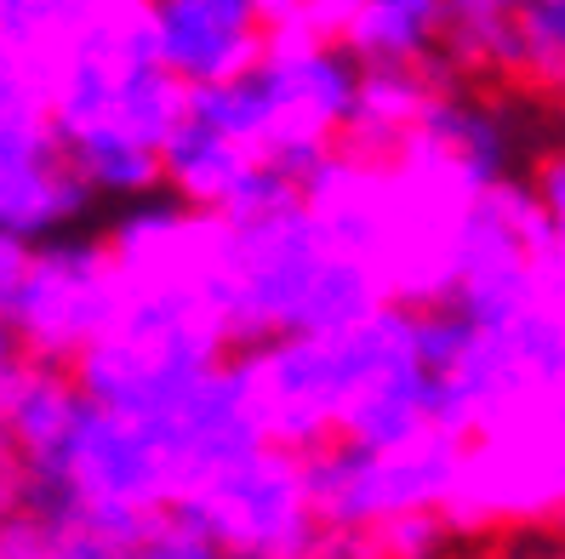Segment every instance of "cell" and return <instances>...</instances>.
Wrapping results in <instances>:
<instances>
[{
  "mask_svg": "<svg viewBox=\"0 0 565 559\" xmlns=\"http://www.w3.org/2000/svg\"><path fill=\"white\" fill-rule=\"evenodd\" d=\"M354 97V57L309 35H275L241 75L183 92L160 194L212 217L275 206L303 189L331 149H343Z\"/></svg>",
  "mask_w": 565,
  "mask_h": 559,
  "instance_id": "cell-1",
  "label": "cell"
},
{
  "mask_svg": "<svg viewBox=\"0 0 565 559\" xmlns=\"http://www.w3.org/2000/svg\"><path fill=\"white\" fill-rule=\"evenodd\" d=\"M46 120L75 183L109 206L160 194L166 138L178 126L183 86L160 63L143 0H104L46 69Z\"/></svg>",
  "mask_w": 565,
  "mask_h": 559,
  "instance_id": "cell-2",
  "label": "cell"
},
{
  "mask_svg": "<svg viewBox=\"0 0 565 559\" xmlns=\"http://www.w3.org/2000/svg\"><path fill=\"white\" fill-rule=\"evenodd\" d=\"M388 298L360 262L331 246V235L309 217V206L286 194L275 206L223 217L217 240V309L241 348L269 337L338 332Z\"/></svg>",
  "mask_w": 565,
  "mask_h": 559,
  "instance_id": "cell-3",
  "label": "cell"
},
{
  "mask_svg": "<svg viewBox=\"0 0 565 559\" xmlns=\"http://www.w3.org/2000/svg\"><path fill=\"white\" fill-rule=\"evenodd\" d=\"M446 525L457 542L559 531L565 525V388L497 411L457 440V474L446 491Z\"/></svg>",
  "mask_w": 565,
  "mask_h": 559,
  "instance_id": "cell-4",
  "label": "cell"
},
{
  "mask_svg": "<svg viewBox=\"0 0 565 559\" xmlns=\"http://www.w3.org/2000/svg\"><path fill=\"white\" fill-rule=\"evenodd\" d=\"M178 514L201 525L223 548V559H297L326 542L309 456L269 440L212 469L201 485H189L178 497Z\"/></svg>",
  "mask_w": 565,
  "mask_h": 559,
  "instance_id": "cell-5",
  "label": "cell"
},
{
  "mask_svg": "<svg viewBox=\"0 0 565 559\" xmlns=\"http://www.w3.org/2000/svg\"><path fill=\"white\" fill-rule=\"evenodd\" d=\"M457 474V434L423 429L394 445H326L309 456L326 542H349L401 514H440Z\"/></svg>",
  "mask_w": 565,
  "mask_h": 559,
  "instance_id": "cell-6",
  "label": "cell"
},
{
  "mask_svg": "<svg viewBox=\"0 0 565 559\" xmlns=\"http://www.w3.org/2000/svg\"><path fill=\"white\" fill-rule=\"evenodd\" d=\"M115 309V262L104 235L70 228V235L35 240L23 251V269L7 303V332L35 366L70 372L109 325Z\"/></svg>",
  "mask_w": 565,
  "mask_h": 559,
  "instance_id": "cell-7",
  "label": "cell"
},
{
  "mask_svg": "<svg viewBox=\"0 0 565 559\" xmlns=\"http://www.w3.org/2000/svg\"><path fill=\"white\" fill-rule=\"evenodd\" d=\"M92 194L75 183L70 160L57 154L46 120V86L23 57L0 52V235L52 240L86 228Z\"/></svg>",
  "mask_w": 565,
  "mask_h": 559,
  "instance_id": "cell-8",
  "label": "cell"
},
{
  "mask_svg": "<svg viewBox=\"0 0 565 559\" xmlns=\"http://www.w3.org/2000/svg\"><path fill=\"white\" fill-rule=\"evenodd\" d=\"M309 0H143L160 63L183 92L241 75L275 35L303 23Z\"/></svg>",
  "mask_w": 565,
  "mask_h": 559,
  "instance_id": "cell-9",
  "label": "cell"
},
{
  "mask_svg": "<svg viewBox=\"0 0 565 559\" xmlns=\"http://www.w3.org/2000/svg\"><path fill=\"white\" fill-rule=\"evenodd\" d=\"M291 35L338 46L360 69H428L446 63V0H309Z\"/></svg>",
  "mask_w": 565,
  "mask_h": 559,
  "instance_id": "cell-10",
  "label": "cell"
},
{
  "mask_svg": "<svg viewBox=\"0 0 565 559\" xmlns=\"http://www.w3.org/2000/svg\"><path fill=\"white\" fill-rule=\"evenodd\" d=\"M343 548L360 559H451L457 531L446 525V514H401V519H383L372 531L349 537Z\"/></svg>",
  "mask_w": 565,
  "mask_h": 559,
  "instance_id": "cell-11",
  "label": "cell"
},
{
  "mask_svg": "<svg viewBox=\"0 0 565 559\" xmlns=\"http://www.w3.org/2000/svg\"><path fill=\"white\" fill-rule=\"evenodd\" d=\"M126 559H223V548L194 519H183L178 508H166L160 519H149L138 531V542L126 548Z\"/></svg>",
  "mask_w": 565,
  "mask_h": 559,
  "instance_id": "cell-12",
  "label": "cell"
},
{
  "mask_svg": "<svg viewBox=\"0 0 565 559\" xmlns=\"http://www.w3.org/2000/svg\"><path fill=\"white\" fill-rule=\"evenodd\" d=\"M23 251H29V240L0 235V417H7L18 383L29 377V366H35V359H29L12 343V332H7V303H12V286H18V269H23Z\"/></svg>",
  "mask_w": 565,
  "mask_h": 559,
  "instance_id": "cell-13",
  "label": "cell"
},
{
  "mask_svg": "<svg viewBox=\"0 0 565 559\" xmlns=\"http://www.w3.org/2000/svg\"><path fill=\"white\" fill-rule=\"evenodd\" d=\"M297 559H360V553H349L343 542H320V548H309V553H297Z\"/></svg>",
  "mask_w": 565,
  "mask_h": 559,
  "instance_id": "cell-14",
  "label": "cell"
},
{
  "mask_svg": "<svg viewBox=\"0 0 565 559\" xmlns=\"http://www.w3.org/2000/svg\"><path fill=\"white\" fill-rule=\"evenodd\" d=\"M503 7L514 12V7H565V0H503Z\"/></svg>",
  "mask_w": 565,
  "mask_h": 559,
  "instance_id": "cell-15",
  "label": "cell"
},
{
  "mask_svg": "<svg viewBox=\"0 0 565 559\" xmlns=\"http://www.w3.org/2000/svg\"><path fill=\"white\" fill-rule=\"evenodd\" d=\"M543 559H565V548H559V553H543Z\"/></svg>",
  "mask_w": 565,
  "mask_h": 559,
  "instance_id": "cell-16",
  "label": "cell"
},
{
  "mask_svg": "<svg viewBox=\"0 0 565 559\" xmlns=\"http://www.w3.org/2000/svg\"><path fill=\"white\" fill-rule=\"evenodd\" d=\"M559 531H565V525H559Z\"/></svg>",
  "mask_w": 565,
  "mask_h": 559,
  "instance_id": "cell-17",
  "label": "cell"
}]
</instances>
